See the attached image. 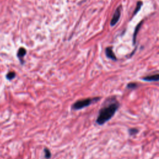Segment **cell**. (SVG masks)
Masks as SVG:
<instances>
[{
	"label": "cell",
	"mask_w": 159,
	"mask_h": 159,
	"mask_svg": "<svg viewBox=\"0 0 159 159\" xmlns=\"http://www.w3.org/2000/svg\"><path fill=\"white\" fill-rule=\"evenodd\" d=\"M109 101L107 102V104L103 106L99 111L98 117L96 121L98 125H103L109 121L114 116L119 107V103L115 98H113L112 101H110L109 99Z\"/></svg>",
	"instance_id": "cell-1"
},
{
	"label": "cell",
	"mask_w": 159,
	"mask_h": 159,
	"mask_svg": "<svg viewBox=\"0 0 159 159\" xmlns=\"http://www.w3.org/2000/svg\"><path fill=\"white\" fill-rule=\"evenodd\" d=\"M100 100V98L99 97H96V98H87L84 99V100H78V101H76L72 105V109L74 110H79L81 109L85 108V107L91 105L93 103L97 102Z\"/></svg>",
	"instance_id": "cell-2"
},
{
	"label": "cell",
	"mask_w": 159,
	"mask_h": 159,
	"mask_svg": "<svg viewBox=\"0 0 159 159\" xmlns=\"http://www.w3.org/2000/svg\"><path fill=\"white\" fill-rule=\"evenodd\" d=\"M121 9H122V7L121 6H119L118 8H117L116 11L114 12V15H113V17L111 21V26H114V25H116L117 22L119 20L120 17H121Z\"/></svg>",
	"instance_id": "cell-3"
},
{
	"label": "cell",
	"mask_w": 159,
	"mask_h": 159,
	"mask_svg": "<svg viewBox=\"0 0 159 159\" xmlns=\"http://www.w3.org/2000/svg\"><path fill=\"white\" fill-rule=\"evenodd\" d=\"M105 53L108 58L113 60H117L115 54H114V53L113 52V51L112 47H107V48H106Z\"/></svg>",
	"instance_id": "cell-4"
},
{
	"label": "cell",
	"mask_w": 159,
	"mask_h": 159,
	"mask_svg": "<svg viewBox=\"0 0 159 159\" xmlns=\"http://www.w3.org/2000/svg\"><path fill=\"white\" fill-rule=\"evenodd\" d=\"M143 80L146 81H159V74H155V75L147 76L142 78Z\"/></svg>",
	"instance_id": "cell-5"
},
{
	"label": "cell",
	"mask_w": 159,
	"mask_h": 159,
	"mask_svg": "<svg viewBox=\"0 0 159 159\" xmlns=\"http://www.w3.org/2000/svg\"><path fill=\"white\" fill-rule=\"evenodd\" d=\"M26 50L24 48H22V47L20 48L19 49V51H18V54H17V55H18V57L19 58V60L22 64H24L23 58H24V57L26 55Z\"/></svg>",
	"instance_id": "cell-6"
},
{
	"label": "cell",
	"mask_w": 159,
	"mask_h": 159,
	"mask_svg": "<svg viewBox=\"0 0 159 159\" xmlns=\"http://www.w3.org/2000/svg\"><path fill=\"white\" fill-rule=\"evenodd\" d=\"M143 21H140V23H139L137 24V26L136 27L135 30H134V35H133V44H136V37H137V33H138L139 31L140 27H141Z\"/></svg>",
	"instance_id": "cell-7"
},
{
	"label": "cell",
	"mask_w": 159,
	"mask_h": 159,
	"mask_svg": "<svg viewBox=\"0 0 159 159\" xmlns=\"http://www.w3.org/2000/svg\"><path fill=\"white\" fill-rule=\"evenodd\" d=\"M16 73L14 72V71H9L8 74H7L6 77L7 80H12L13 79H14V78L16 77Z\"/></svg>",
	"instance_id": "cell-8"
},
{
	"label": "cell",
	"mask_w": 159,
	"mask_h": 159,
	"mask_svg": "<svg viewBox=\"0 0 159 159\" xmlns=\"http://www.w3.org/2000/svg\"><path fill=\"white\" fill-rule=\"evenodd\" d=\"M139 87V84L136 83H134V82H131L127 84V88L128 89H136L137 88V87Z\"/></svg>",
	"instance_id": "cell-9"
},
{
	"label": "cell",
	"mask_w": 159,
	"mask_h": 159,
	"mask_svg": "<svg viewBox=\"0 0 159 159\" xmlns=\"http://www.w3.org/2000/svg\"><path fill=\"white\" fill-rule=\"evenodd\" d=\"M142 2H141V1H139V2H137V6H136V8L135 9V10H134V13H133V16H135V14H137V13L140 11V8H141V7H142Z\"/></svg>",
	"instance_id": "cell-10"
},
{
	"label": "cell",
	"mask_w": 159,
	"mask_h": 159,
	"mask_svg": "<svg viewBox=\"0 0 159 159\" xmlns=\"http://www.w3.org/2000/svg\"><path fill=\"white\" fill-rule=\"evenodd\" d=\"M129 134L131 136H135L139 133V130L136 128H131L128 130Z\"/></svg>",
	"instance_id": "cell-11"
},
{
	"label": "cell",
	"mask_w": 159,
	"mask_h": 159,
	"mask_svg": "<svg viewBox=\"0 0 159 159\" xmlns=\"http://www.w3.org/2000/svg\"><path fill=\"white\" fill-rule=\"evenodd\" d=\"M44 154H45V158H50L51 157V152L50 151L49 149L47 148L44 149Z\"/></svg>",
	"instance_id": "cell-12"
}]
</instances>
